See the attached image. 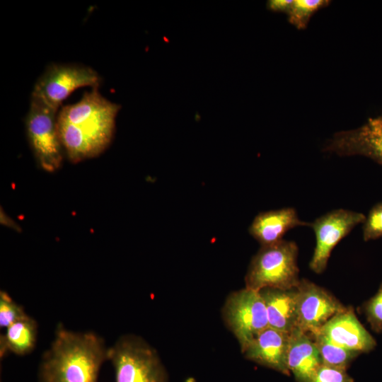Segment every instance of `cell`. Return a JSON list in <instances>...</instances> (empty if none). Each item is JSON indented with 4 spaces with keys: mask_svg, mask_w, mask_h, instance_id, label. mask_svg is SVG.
<instances>
[{
    "mask_svg": "<svg viewBox=\"0 0 382 382\" xmlns=\"http://www.w3.org/2000/svg\"><path fill=\"white\" fill-rule=\"evenodd\" d=\"M101 78L88 66L79 64L52 63L37 80L31 96L59 110L62 102L75 90L83 87H99Z\"/></svg>",
    "mask_w": 382,
    "mask_h": 382,
    "instance_id": "obj_7",
    "label": "cell"
},
{
    "mask_svg": "<svg viewBox=\"0 0 382 382\" xmlns=\"http://www.w3.org/2000/svg\"><path fill=\"white\" fill-rule=\"evenodd\" d=\"M324 151L340 156H366L382 165V115L369 119L358 128L335 134Z\"/></svg>",
    "mask_w": 382,
    "mask_h": 382,
    "instance_id": "obj_10",
    "label": "cell"
},
{
    "mask_svg": "<svg viewBox=\"0 0 382 382\" xmlns=\"http://www.w3.org/2000/svg\"><path fill=\"white\" fill-rule=\"evenodd\" d=\"M121 106L103 97L98 87L58 113V131L64 154L78 163L99 156L110 144Z\"/></svg>",
    "mask_w": 382,
    "mask_h": 382,
    "instance_id": "obj_1",
    "label": "cell"
},
{
    "mask_svg": "<svg viewBox=\"0 0 382 382\" xmlns=\"http://www.w3.org/2000/svg\"><path fill=\"white\" fill-rule=\"evenodd\" d=\"M221 316L237 339L241 352L269 327L266 307L260 292L246 287L228 294Z\"/></svg>",
    "mask_w": 382,
    "mask_h": 382,
    "instance_id": "obj_6",
    "label": "cell"
},
{
    "mask_svg": "<svg viewBox=\"0 0 382 382\" xmlns=\"http://www.w3.org/2000/svg\"><path fill=\"white\" fill-rule=\"evenodd\" d=\"M299 248L294 241L282 240L262 245L252 258L245 277V287L255 291L266 288L288 290L299 282Z\"/></svg>",
    "mask_w": 382,
    "mask_h": 382,
    "instance_id": "obj_4",
    "label": "cell"
},
{
    "mask_svg": "<svg viewBox=\"0 0 382 382\" xmlns=\"http://www.w3.org/2000/svg\"><path fill=\"white\" fill-rule=\"evenodd\" d=\"M362 224L365 241L382 238V202L371 207Z\"/></svg>",
    "mask_w": 382,
    "mask_h": 382,
    "instance_id": "obj_21",
    "label": "cell"
},
{
    "mask_svg": "<svg viewBox=\"0 0 382 382\" xmlns=\"http://www.w3.org/2000/svg\"><path fill=\"white\" fill-rule=\"evenodd\" d=\"M1 224L2 225L6 226L12 229H14L16 231H21V228L17 225V224L11 219V218L8 217V215L6 214V213L1 209Z\"/></svg>",
    "mask_w": 382,
    "mask_h": 382,
    "instance_id": "obj_24",
    "label": "cell"
},
{
    "mask_svg": "<svg viewBox=\"0 0 382 382\" xmlns=\"http://www.w3.org/2000/svg\"><path fill=\"white\" fill-rule=\"evenodd\" d=\"M115 382H169L156 349L134 333L120 335L108 348Z\"/></svg>",
    "mask_w": 382,
    "mask_h": 382,
    "instance_id": "obj_3",
    "label": "cell"
},
{
    "mask_svg": "<svg viewBox=\"0 0 382 382\" xmlns=\"http://www.w3.org/2000/svg\"><path fill=\"white\" fill-rule=\"evenodd\" d=\"M296 291L297 328L309 335L347 308L328 290L308 279L300 280Z\"/></svg>",
    "mask_w": 382,
    "mask_h": 382,
    "instance_id": "obj_9",
    "label": "cell"
},
{
    "mask_svg": "<svg viewBox=\"0 0 382 382\" xmlns=\"http://www.w3.org/2000/svg\"><path fill=\"white\" fill-rule=\"evenodd\" d=\"M326 0H294L288 12L289 21L297 28H304L311 16L328 4Z\"/></svg>",
    "mask_w": 382,
    "mask_h": 382,
    "instance_id": "obj_18",
    "label": "cell"
},
{
    "mask_svg": "<svg viewBox=\"0 0 382 382\" xmlns=\"http://www.w3.org/2000/svg\"><path fill=\"white\" fill-rule=\"evenodd\" d=\"M27 315L23 307L17 303L4 290L0 291V328L10 325Z\"/></svg>",
    "mask_w": 382,
    "mask_h": 382,
    "instance_id": "obj_19",
    "label": "cell"
},
{
    "mask_svg": "<svg viewBox=\"0 0 382 382\" xmlns=\"http://www.w3.org/2000/svg\"><path fill=\"white\" fill-rule=\"evenodd\" d=\"M316 333L360 354L368 353L376 346L374 337L358 320L352 307L334 316Z\"/></svg>",
    "mask_w": 382,
    "mask_h": 382,
    "instance_id": "obj_11",
    "label": "cell"
},
{
    "mask_svg": "<svg viewBox=\"0 0 382 382\" xmlns=\"http://www.w3.org/2000/svg\"><path fill=\"white\" fill-rule=\"evenodd\" d=\"M323 365L310 335L296 328L289 333L287 366L297 382H311Z\"/></svg>",
    "mask_w": 382,
    "mask_h": 382,
    "instance_id": "obj_13",
    "label": "cell"
},
{
    "mask_svg": "<svg viewBox=\"0 0 382 382\" xmlns=\"http://www.w3.org/2000/svg\"><path fill=\"white\" fill-rule=\"evenodd\" d=\"M304 226L310 223L301 221L294 208L286 207L258 214L249 233L262 246L279 242L290 229Z\"/></svg>",
    "mask_w": 382,
    "mask_h": 382,
    "instance_id": "obj_14",
    "label": "cell"
},
{
    "mask_svg": "<svg viewBox=\"0 0 382 382\" xmlns=\"http://www.w3.org/2000/svg\"><path fill=\"white\" fill-rule=\"evenodd\" d=\"M108 348L93 331H74L58 323L42 354L37 382H98L100 370L108 361Z\"/></svg>",
    "mask_w": 382,
    "mask_h": 382,
    "instance_id": "obj_2",
    "label": "cell"
},
{
    "mask_svg": "<svg viewBox=\"0 0 382 382\" xmlns=\"http://www.w3.org/2000/svg\"><path fill=\"white\" fill-rule=\"evenodd\" d=\"M289 333L268 327L253 340L242 353L250 361L289 376Z\"/></svg>",
    "mask_w": 382,
    "mask_h": 382,
    "instance_id": "obj_12",
    "label": "cell"
},
{
    "mask_svg": "<svg viewBox=\"0 0 382 382\" xmlns=\"http://www.w3.org/2000/svg\"><path fill=\"white\" fill-rule=\"evenodd\" d=\"M259 292L266 307L269 327L289 334L297 328L296 288H266Z\"/></svg>",
    "mask_w": 382,
    "mask_h": 382,
    "instance_id": "obj_15",
    "label": "cell"
},
{
    "mask_svg": "<svg viewBox=\"0 0 382 382\" xmlns=\"http://www.w3.org/2000/svg\"><path fill=\"white\" fill-rule=\"evenodd\" d=\"M364 214L345 209L332 210L310 223L316 236V246L309 262L310 269L323 273L332 250L353 228L363 224Z\"/></svg>",
    "mask_w": 382,
    "mask_h": 382,
    "instance_id": "obj_8",
    "label": "cell"
},
{
    "mask_svg": "<svg viewBox=\"0 0 382 382\" xmlns=\"http://www.w3.org/2000/svg\"><path fill=\"white\" fill-rule=\"evenodd\" d=\"M363 311L371 328L382 333V282L376 294L364 303Z\"/></svg>",
    "mask_w": 382,
    "mask_h": 382,
    "instance_id": "obj_20",
    "label": "cell"
},
{
    "mask_svg": "<svg viewBox=\"0 0 382 382\" xmlns=\"http://www.w3.org/2000/svg\"><path fill=\"white\" fill-rule=\"evenodd\" d=\"M310 335L320 352L324 365L347 370L351 362L361 354L331 342L320 333Z\"/></svg>",
    "mask_w": 382,
    "mask_h": 382,
    "instance_id": "obj_17",
    "label": "cell"
},
{
    "mask_svg": "<svg viewBox=\"0 0 382 382\" xmlns=\"http://www.w3.org/2000/svg\"><path fill=\"white\" fill-rule=\"evenodd\" d=\"M311 382H354L346 370L323 364Z\"/></svg>",
    "mask_w": 382,
    "mask_h": 382,
    "instance_id": "obj_22",
    "label": "cell"
},
{
    "mask_svg": "<svg viewBox=\"0 0 382 382\" xmlns=\"http://www.w3.org/2000/svg\"><path fill=\"white\" fill-rule=\"evenodd\" d=\"M58 110L31 96L25 125L29 145L37 165L52 173L62 163L64 149L58 131Z\"/></svg>",
    "mask_w": 382,
    "mask_h": 382,
    "instance_id": "obj_5",
    "label": "cell"
},
{
    "mask_svg": "<svg viewBox=\"0 0 382 382\" xmlns=\"http://www.w3.org/2000/svg\"><path fill=\"white\" fill-rule=\"evenodd\" d=\"M0 335V358L13 353L18 356H25L35 349L38 335L37 321L30 316L25 315L18 319Z\"/></svg>",
    "mask_w": 382,
    "mask_h": 382,
    "instance_id": "obj_16",
    "label": "cell"
},
{
    "mask_svg": "<svg viewBox=\"0 0 382 382\" xmlns=\"http://www.w3.org/2000/svg\"><path fill=\"white\" fill-rule=\"evenodd\" d=\"M294 0H272L268 2V7L276 11H283L288 13Z\"/></svg>",
    "mask_w": 382,
    "mask_h": 382,
    "instance_id": "obj_23",
    "label": "cell"
}]
</instances>
